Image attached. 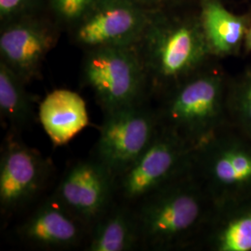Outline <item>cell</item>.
I'll list each match as a JSON object with an SVG mask.
<instances>
[{
    "instance_id": "cell-12",
    "label": "cell",
    "mask_w": 251,
    "mask_h": 251,
    "mask_svg": "<svg viewBox=\"0 0 251 251\" xmlns=\"http://www.w3.org/2000/svg\"><path fill=\"white\" fill-rule=\"evenodd\" d=\"M194 171L209 193L243 186L251 183V153L241 147L217 146L210 139L197 150Z\"/></svg>"
},
{
    "instance_id": "cell-17",
    "label": "cell",
    "mask_w": 251,
    "mask_h": 251,
    "mask_svg": "<svg viewBox=\"0 0 251 251\" xmlns=\"http://www.w3.org/2000/svg\"><path fill=\"white\" fill-rule=\"evenodd\" d=\"M212 239L218 251H251V211L230 221Z\"/></svg>"
},
{
    "instance_id": "cell-16",
    "label": "cell",
    "mask_w": 251,
    "mask_h": 251,
    "mask_svg": "<svg viewBox=\"0 0 251 251\" xmlns=\"http://www.w3.org/2000/svg\"><path fill=\"white\" fill-rule=\"evenodd\" d=\"M199 21L210 52H233L247 34L244 20L225 9L219 0H202Z\"/></svg>"
},
{
    "instance_id": "cell-19",
    "label": "cell",
    "mask_w": 251,
    "mask_h": 251,
    "mask_svg": "<svg viewBox=\"0 0 251 251\" xmlns=\"http://www.w3.org/2000/svg\"><path fill=\"white\" fill-rule=\"evenodd\" d=\"M35 0H0V17L4 23H9L24 17V14Z\"/></svg>"
},
{
    "instance_id": "cell-8",
    "label": "cell",
    "mask_w": 251,
    "mask_h": 251,
    "mask_svg": "<svg viewBox=\"0 0 251 251\" xmlns=\"http://www.w3.org/2000/svg\"><path fill=\"white\" fill-rule=\"evenodd\" d=\"M12 224L10 238L33 251H84L90 233L51 192Z\"/></svg>"
},
{
    "instance_id": "cell-15",
    "label": "cell",
    "mask_w": 251,
    "mask_h": 251,
    "mask_svg": "<svg viewBox=\"0 0 251 251\" xmlns=\"http://www.w3.org/2000/svg\"><path fill=\"white\" fill-rule=\"evenodd\" d=\"M36 102L26 83L0 61V117L7 131L22 134L37 121Z\"/></svg>"
},
{
    "instance_id": "cell-7",
    "label": "cell",
    "mask_w": 251,
    "mask_h": 251,
    "mask_svg": "<svg viewBox=\"0 0 251 251\" xmlns=\"http://www.w3.org/2000/svg\"><path fill=\"white\" fill-rule=\"evenodd\" d=\"M159 127L152 100L104 113L90 156L115 178L148 148Z\"/></svg>"
},
{
    "instance_id": "cell-18",
    "label": "cell",
    "mask_w": 251,
    "mask_h": 251,
    "mask_svg": "<svg viewBox=\"0 0 251 251\" xmlns=\"http://www.w3.org/2000/svg\"><path fill=\"white\" fill-rule=\"evenodd\" d=\"M99 0H50L57 18L69 25H75Z\"/></svg>"
},
{
    "instance_id": "cell-9",
    "label": "cell",
    "mask_w": 251,
    "mask_h": 251,
    "mask_svg": "<svg viewBox=\"0 0 251 251\" xmlns=\"http://www.w3.org/2000/svg\"><path fill=\"white\" fill-rule=\"evenodd\" d=\"M152 17L137 0H99L72 27L73 41L85 51L102 47L137 45Z\"/></svg>"
},
{
    "instance_id": "cell-20",
    "label": "cell",
    "mask_w": 251,
    "mask_h": 251,
    "mask_svg": "<svg viewBox=\"0 0 251 251\" xmlns=\"http://www.w3.org/2000/svg\"><path fill=\"white\" fill-rule=\"evenodd\" d=\"M239 102L244 121L251 128V77L243 88Z\"/></svg>"
},
{
    "instance_id": "cell-4",
    "label": "cell",
    "mask_w": 251,
    "mask_h": 251,
    "mask_svg": "<svg viewBox=\"0 0 251 251\" xmlns=\"http://www.w3.org/2000/svg\"><path fill=\"white\" fill-rule=\"evenodd\" d=\"M52 161L7 131L0 152V215L9 225L47 197L56 182Z\"/></svg>"
},
{
    "instance_id": "cell-14",
    "label": "cell",
    "mask_w": 251,
    "mask_h": 251,
    "mask_svg": "<svg viewBox=\"0 0 251 251\" xmlns=\"http://www.w3.org/2000/svg\"><path fill=\"white\" fill-rule=\"evenodd\" d=\"M140 251L134 210L114 202L92 225L84 251Z\"/></svg>"
},
{
    "instance_id": "cell-21",
    "label": "cell",
    "mask_w": 251,
    "mask_h": 251,
    "mask_svg": "<svg viewBox=\"0 0 251 251\" xmlns=\"http://www.w3.org/2000/svg\"><path fill=\"white\" fill-rule=\"evenodd\" d=\"M138 2H140L142 5L144 6H148V5H153V4H158V3H162L168 0H137Z\"/></svg>"
},
{
    "instance_id": "cell-1",
    "label": "cell",
    "mask_w": 251,
    "mask_h": 251,
    "mask_svg": "<svg viewBox=\"0 0 251 251\" xmlns=\"http://www.w3.org/2000/svg\"><path fill=\"white\" fill-rule=\"evenodd\" d=\"M212 196L191 171L133 207L140 251L185 248L206 228Z\"/></svg>"
},
{
    "instance_id": "cell-2",
    "label": "cell",
    "mask_w": 251,
    "mask_h": 251,
    "mask_svg": "<svg viewBox=\"0 0 251 251\" xmlns=\"http://www.w3.org/2000/svg\"><path fill=\"white\" fill-rule=\"evenodd\" d=\"M152 101L198 72L210 53L200 21L152 16L137 44Z\"/></svg>"
},
{
    "instance_id": "cell-3",
    "label": "cell",
    "mask_w": 251,
    "mask_h": 251,
    "mask_svg": "<svg viewBox=\"0 0 251 251\" xmlns=\"http://www.w3.org/2000/svg\"><path fill=\"white\" fill-rule=\"evenodd\" d=\"M222 100L220 75L198 70L152 102L160 126L197 149L211 139Z\"/></svg>"
},
{
    "instance_id": "cell-13",
    "label": "cell",
    "mask_w": 251,
    "mask_h": 251,
    "mask_svg": "<svg viewBox=\"0 0 251 251\" xmlns=\"http://www.w3.org/2000/svg\"><path fill=\"white\" fill-rule=\"evenodd\" d=\"M38 121L54 146L68 144L90 123L87 104L71 90L48 93L38 106Z\"/></svg>"
},
{
    "instance_id": "cell-5",
    "label": "cell",
    "mask_w": 251,
    "mask_h": 251,
    "mask_svg": "<svg viewBox=\"0 0 251 251\" xmlns=\"http://www.w3.org/2000/svg\"><path fill=\"white\" fill-rule=\"evenodd\" d=\"M82 81L91 90L102 114L151 100L144 63L136 45L85 51Z\"/></svg>"
},
{
    "instance_id": "cell-10",
    "label": "cell",
    "mask_w": 251,
    "mask_h": 251,
    "mask_svg": "<svg viewBox=\"0 0 251 251\" xmlns=\"http://www.w3.org/2000/svg\"><path fill=\"white\" fill-rule=\"evenodd\" d=\"M51 194L91 229L114 200V176L92 156L73 161Z\"/></svg>"
},
{
    "instance_id": "cell-11",
    "label": "cell",
    "mask_w": 251,
    "mask_h": 251,
    "mask_svg": "<svg viewBox=\"0 0 251 251\" xmlns=\"http://www.w3.org/2000/svg\"><path fill=\"white\" fill-rule=\"evenodd\" d=\"M57 39L56 30L49 25L25 17L14 20L1 30L0 61L28 84L40 75Z\"/></svg>"
},
{
    "instance_id": "cell-22",
    "label": "cell",
    "mask_w": 251,
    "mask_h": 251,
    "mask_svg": "<svg viewBox=\"0 0 251 251\" xmlns=\"http://www.w3.org/2000/svg\"><path fill=\"white\" fill-rule=\"evenodd\" d=\"M246 37H247V44H248V47H249L250 49H251V28L247 32Z\"/></svg>"
},
{
    "instance_id": "cell-6",
    "label": "cell",
    "mask_w": 251,
    "mask_h": 251,
    "mask_svg": "<svg viewBox=\"0 0 251 251\" xmlns=\"http://www.w3.org/2000/svg\"><path fill=\"white\" fill-rule=\"evenodd\" d=\"M195 148L160 126L151 144L114 178V200L133 208L191 171Z\"/></svg>"
}]
</instances>
